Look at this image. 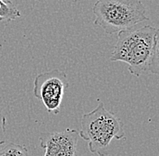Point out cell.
Wrapping results in <instances>:
<instances>
[{"mask_svg":"<svg viewBox=\"0 0 159 156\" xmlns=\"http://www.w3.org/2000/svg\"><path fill=\"white\" fill-rule=\"evenodd\" d=\"M20 11L11 1L0 0V21H13L20 17Z\"/></svg>","mask_w":159,"mask_h":156,"instance_id":"8992f818","label":"cell"},{"mask_svg":"<svg viewBox=\"0 0 159 156\" xmlns=\"http://www.w3.org/2000/svg\"><path fill=\"white\" fill-rule=\"evenodd\" d=\"M69 86L67 75L59 69L39 73L34 80L33 93L43 103L49 113L60 112L64 92Z\"/></svg>","mask_w":159,"mask_h":156,"instance_id":"277c9868","label":"cell"},{"mask_svg":"<svg viewBox=\"0 0 159 156\" xmlns=\"http://www.w3.org/2000/svg\"><path fill=\"white\" fill-rule=\"evenodd\" d=\"M94 25L112 35L134 28L148 20L146 7L139 0H99L93 6Z\"/></svg>","mask_w":159,"mask_h":156,"instance_id":"3957f363","label":"cell"},{"mask_svg":"<svg viewBox=\"0 0 159 156\" xmlns=\"http://www.w3.org/2000/svg\"><path fill=\"white\" fill-rule=\"evenodd\" d=\"M79 136V132L74 129L42 133L39 139L40 145L44 150L43 156H78Z\"/></svg>","mask_w":159,"mask_h":156,"instance_id":"5b68a950","label":"cell"},{"mask_svg":"<svg viewBox=\"0 0 159 156\" xmlns=\"http://www.w3.org/2000/svg\"><path fill=\"white\" fill-rule=\"evenodd\" d=\"M0 156H29L24 145L9 143L0 147Z\"/></svg>","mask_w":159,"mask_h":156,"instance_id":"52a82bcc","label":"cell"},{"mask_svg":"<svg viewBox=\"0 0 159 156\" xmlns=\"http://www.w3.org/2000/svg\"><path fill=\"white\" fill-rule=\"evenodd\" d=\"M6 129H7V118L0 113V145L6 143Z\"/></svg>","mask_w":159,"mask_h":156,"instance_id":"ba28073f","label":"cell"},{"mask_svg":"<svg viewBox=\"0 0 159 156\" xmlns=\"http://www.w3.org/2000/svg\"><path fill=\"white\" fill-rule=\"evenodd\" d=\"M158 38V30L151 25L120 32L109 60L127 63L129 72L137 77L157 74Z\"/></svg>","mask_w":159,"mask_h":156,"instance_id":"6da1fadb","label":"cell"},{"mask_svg":"<svg viewBox=\"0 0 159 156\" xmlns=\"http://www.w3.org/2000/svg\"><path fill=\"white\" fill-rule=\"evenodd\" d=\"M80 125L79 136L88 143L89 152L99 156L108 155L109 145L113 139L125 138L119 118L107 110L102 102L82 116Z\"/></svg>","mask_w":159,"mask_h":156,"instance_id":"7a4b0ae2","label":"cell"}]
</instances>
